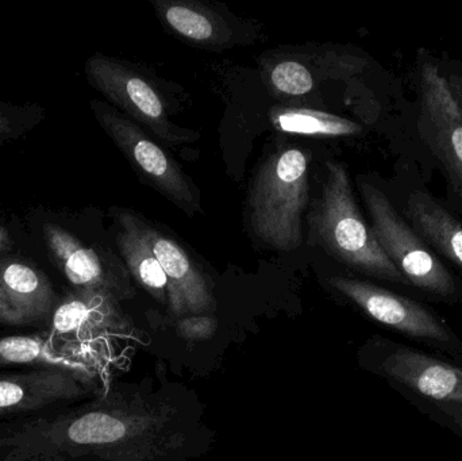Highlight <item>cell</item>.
I'll return each instance as SVG.
<instances>
[{"label":"cell","instance_id":"1","mask_svg":"<svg viewBox=\"0 0 462 461\" xmlns=\"http://www.w3.org/2000/svg\"><path fill=\"white\" fill-rule=\"evenodd\" d=\"M197 392L175 382H114L51 413L0 424V456L26 461H189L213 449Z\"/></svg>","mask_w":462,"mask_h":461},{"label":"cell","instance_id":"2","mask_svg":"<svg viewBox=\"0 0 462 461\" xmlns=\"http://www.w3.org/2000/svg\"><path fill=\"white\" fill-rule=\"evenodd\" d=\"M326 170L322 194L310 218L317 243L337 262L363 275L409 287L364 219L346 168L328 161Z\"/></svg>","mask_w":462,"mask_h":461},{"label":"cell","instance_id":"3","mask_svg":"<svg viewBox=\"0 0 462 461\" xmlns=\"http://www.w3.org/2000/svg\"><path fill=\"white\" fill-rule=\"evenodd\" d=\"M309 200V156L299 148L274 152L258 168L247 195L253 235L274 251L300 248L301 218Z\"/></svg>","mask_w":462,"mask_h":461},{"label":"cell","instance_id":"4","mask_svg":"<svg viewBox=\"0 0 462 461\" xmlns=\"http://www.w3.org/2000/svg\"><path fill=\"white\" fill-rule=\"evenodd\" d=\"M371 229L388 259L409 287L448 305L462 303V279L448 268L411 225L393 207L387 195L368 181L360 183Z\"/></svg>","mask_w":462,"mask_h":461},{"label":"cell","instance_id":"5","mask_svg":"<svg viewBox=\"0 0 462 461\" xmlns=\"http://www.w3.org/2000/svg\"><path fill=\"white\" fill-rule=\"evenodd\" d=\"M358 364L387 381L414 405L462 403V367L414 346L372 336L358 349Z\"/></svg>","mask_w":462,"mask_h":461},{"label":"cell","instance_id":"6","mask_svg":"<svg viewBox=\"0 0 462 461\" xmlns=\"http://www.w3.org/2000/svg\"><path fill=\"white\" fill-rule=\"evenodd\" d=\"M328 283L369 319L391 332L449 356L462 355L461 338L441 316L423 303L361 279L331 276Z\"/></svg>","mask_w":462,"mask_h":461},{"label":"cell","instance_id":"7","mask_svg":"<svg viewBox=\"0 0 462 461\" xmlns=\"http://www.w3.org/2000/svg\"><path fill=\"white\" fill-rule=\"evenodd\" d=\"M91 107L102 129L149 186L189 216L202 211L194 181L143 127L107 103L94 100Z\"/></svg>","mask_w":462,"mask_h":461},{"label":"cell","instance_id":"8","mask_svg":"<svg viewBox=\"0 0 462 461\" xmlns=\"http://www.w3.org/2000/svg\"><path fill=\"white\" fill-rule=\"evenodd\" d=\"M86 75L91 86L116 110L168 146L194 143L199 138L198 133L171 121L156 87L126 62L94 54L87 60Z\"/></svg>","mask_w":462,"mask_h":461},{"label":"cell","instance_id":"9","mask_svg":"<svg viewBox=\"0 0 462 461\" xmlns=\"http://www.w3.org/2000/svg\"><path fill=\"white\" fill-rule=\"evenodd\" d=\"M105 386L97 376L60 368L0 373V424L84 402Z\"/></svg>","mask_w":462,"mask_h":461},{"label":"cell","instance_id":"10","mask_svg":"<svg viewBox=\"0 0 462 461\" xmlns=\"http://www.w3.org/2000/svg\"><path fill=\"white\" fill-rule=\"evenodd\" d=\"M420 133L462 189V108L450 91L441 64L425 49L418 51Z\"/></svg>","mask_w":462,"mask_h":461},{"label":"cell","instance_id":"11","mask_svg":"<svg viewBox=\"0 0 462 461\" xmlns=\"http://www.w3.org/2000/svg\"><path fill=\"white\" fill-rule=\"evenodd\" d=\"M42 232L51 262L64 273L73 290L100 292L118 302L134 297L132 276L116 254L86 245L72 233L51 222L43 225Z\"/></svg>","mask_w":462,"mask_h":461},{"label":"cell","instance_id":"12","mask_svg":"<svg viewBox=\"0 0 462 461\" xmlns=\"http://www.w3.org/2000/svg\"><path fill=\"white\" fill-rule=\"evenodd\" d=\"M143 232L167 276L170 313L176 318L213 314L217 308L213 287L186 249L145 221Z\"/></svg>","mask_w":462,"mask_h":461},{"label":"cell","instance_id":"13","mask_svg":"<svg viewBox=\"0 0 462 461\" xmlns=\"http://www.w3.org/2000/svg\"><path fill=\"white\" fill-rule=\"evenodd\" d=\"M57 302L45 273L21 260L0 259V325L45 330Z\"/></svg>","mask_w":462,"mask_h":461},{"label":"cell","instance_id":"14","mask_svg":"<svg viewBox=\"0 0 462 461\" xmlns=\"http://www.w3.org/2000/svg\"><path fill=\"white\" fill-rule=\"evenodd\" d=\"M127 327L118 300L100 292L72 290L59 298L45 332L64 343L88 344L118 335Z\"/></svg>","mask_w":462,"mask_h":461},{"label":"cell","instance_id":"15","mask_svg":"<svg viewBox=\"0 0 462 461\" xmlns=\"http://www.w3.org/2000/svg\"><path fill=\"white\" fill-rule=\"evenodd\" d=\"M60 368L100 378V363L87 344L57 340L45 330L34 335L0 336V368Z\"/></svg>","mask_w":462,"mask_h":461},{"label":"cell","instance_id":"16","mask_svg":"<svg viewBox=\"0 0 462 461\" xmlns=\"http://www.w3.org/2000/svg\"><path fill=\"white\" fill-rule=\"evenodd\" d=\"M116 245L127 272L160 305L168 309V281L143 232V219L127 210L116 211Z\"/></svg>","mask_w":462,"mask_h":461},{"label":"cell","instance_id":"17","mask_svg":"<svg viewBox=\"0 0 462 461\" xmlns=\"http://www.w3.org/2000/svg\"><path fill=\"white\" fill-rule=\"evenodd\" d=\"M409 224L439 259L462 273V221L431 195L415 191L404 208Z\"/></svg>","mask_w":462,"mask_h":461},{"label":"cell","instance_id":"18","mask_svg":"<svg viewBox=\"0 0 462 461\" xmlns=\"http://www.w3.org/2000/svg\"><path fill=\"white\" fill-rule=\"evenodd\" d=\"M162 23L178 37L206 48L230 45L231 29L219 14L197 2L162 0L156 3Z\"/></svg>","mask_w":462,"mask_h":461},{"label":"cell","instance_id":"19","mask_svg":"<svg viewBox=\"0 0 462 461\" xmlns=\"http://www.w3.org/2000/svg\"><path fill=\"white\" fill-rule=\"evenodd\" d=\"M271 122L280 132L318 137H349L360 134L363 127L344 116L301 107H273Z\"/></svg>","mask_w":462,"mask_h":461},{"label":"cell","instance_id":"20","mask_svg":"<svg viewBox=\"0 0 462 461\" xmlns=\"http://www.w3.org/2000/svg\"><path fill=\"white\" fill-rule=\"evenodd\" d=\"M269 80L272 88L285 97H303L314 88V78L309 68L292 60L274 65Z\"/></svg>","mask_w":462,"mask_h":461},{"label":"cell","instance_id":"21","mask_svg":"<svg viewBox=\"0 0 462 461\" xmlns=\"http://www.w3.org/2000/svg\"><path fill=\"white\" fill-rule=\"evenodd\" d=\"M420 410L462 438V403H420Z\"/></svg>","mask_w":462,"mask_h":461},{"label":"cell","instance_id":"22","mask_svg":"<svg viewBox=\"0 0 462 461\" xmlns=\"http://www.w3.org/2000/svg\"><path fill=\"white\" fill-rule=\"evenodd\" d=\"M176 329L186 340H208L216 333L217 321L213 316H186L178 318Z\"/></svg>","mask_w":462,"mask_h":461},{"label":"cell","instance_id":"23","mask_svg":"<svg viewBox=\"0 0 462 461\" xmlns=\"http://www.w3.org/2000/svg\"><path fill=\"white\" fill-rule=\"evenodd\" d=\"M441 70L449 84L453 97H456L462 108V62L448 60L441 65Z\"/></svg>","mask_w":462,"mask_h":461},{"label":"cell","instance_id":"24","mask_svg":"<svg viewBox=\"0 0 462 461\" xmlns=\"http://www.w3.org/2000/svg\"><path fill=\"white\" fill-rule=\"evenodd\" d=\"M11 246H13V238L10 232L0 225V254L10 251Z\"/></svg>","mask_w":462,"mask_h":461},{"label":"cell","instance_id":"25","mask_svg":"<svg viewBox=\"0 0 462 461\" xmlns=\"http://www.w3.org/2000/svg\"><path fill=\"white\" fill-rule=\"evenodd\" d=\"M11 132H13V127H11L10 118H8L7 114H5L3 106L0 105V135L10 134Z\"/></svg>","mask_w":462,"mask_h":461},{"label":"cell","instance_id":"26","mask_svg":"<svg viewBox=\"0 0 462 461\" xmlns=\"http://www.w3.org/2000/svg\"><path fill=\"white\" fill-rule=\"evenodd\" d=\"M450 360L452 362L457 363L458 365L462 367V355H455V356H450Z\"/></svg>","mask_w":462,"mask_h":461},{"label":"cell","instance_id":"27","mask_svg":"<svg viewBox=\"0 0 462 461\" xmlns=\"http://www.w3.org/2000/svg\"><path fill=\"white\" fill-rule=\"evenodd\" d=\"M0 461H26V460L18 459V457L0 456Z\"/></svg>","mask_w":462,"mask_h":461}]
</instances>
